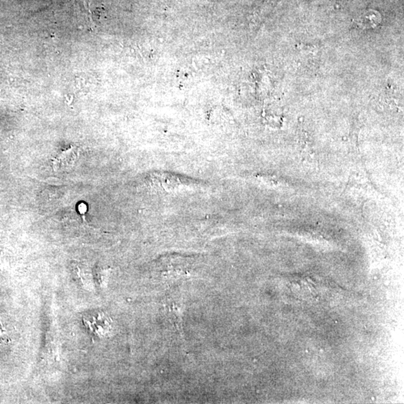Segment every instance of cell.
Here are the masks:
<instances>
[{
    "label": "cell",
    "mask_w": 404,
    "mask_h": 404,
    "mask_svg": "<svg viewBox=\"0 0 404 404\" xmlns=\"http://www.w3.org/2000/svg\"><path fill=\"white\" fill-rule=\"evenodd\" d=\"M76 155L77 154L75 151L73 149L63 152L57 159L53 160V166L57 169H65L74 163L77 159Z\"/></svg>",
    "instance_id": "6da1fadb"
}]
</instances>
